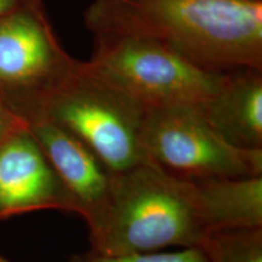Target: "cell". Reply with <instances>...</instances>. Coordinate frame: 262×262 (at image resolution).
I'll use <instances>...</instances> for the list:
<instances>
[{
    "label": "cell",
    "mask_w": 262,
    "mask_h": 262,
    "mask_svg": "<svg viewBox=\"0 0 262 262\" xmlns=\"http://www.w3.org/2000/svg\"><path fill=\"white\" fill-rule=\"evenodd\" d=\"M86 225L91 250L104 255L199 248L209 234L196 183L147 159L114 173L106 203Z\"/></svg>",
    "instance_id": "7a4b0ae2"
},
{
    "label": "cell",
    "mask_w": 262,
    "mask_h": 262,
    "mask_svg": "<svg viewBox=\"0 0 262 262\" xmlns=\"http://www.w3.org/2000/svg\"><path fill=\"white\" fill-rule=\"evenodd\" d=\"M28 0H0V18Z\"/></svg>",
    "instance_id": "5bb4252c"
},
{
    "label": "cell",
    "mask_w": 262,
    "mask_h": 262,
    "mask_svg": "<svg viewBox=\"0 0 262 262\" xmlns=\"http://www.w3.org/2000/svg\"><path fill=\"white\" fill-rule=\"evenodd\" d=\"M28 130L73 196L78 215L88 222L106 203L114 172L79 139L47 118H33Z\"/></svg>",
    "instance_id": "ba28073f"
},
{
    "label": "cell",
    "mask_w": 262,
    "mask_h": 262,
    "mask_svg": "<svg viewBox=\"0 0 262 262\" xmlns=\"http://www.w3.org/2000/svg\"><path fill=\"white\" fill-rule=\"evenodd\" d=\"M44 209L78 215L73 196L27 126L0 146V219Z\"/></svg>",
    "instance_id": "52a82bcc"
},
{
    "label": "cell",
    "mask_w": 262,
    "mask_h": 262,
    "mask_svg": "<svg viewBox=\"0 0 262 262\" xmlns=\"http://www.w3.org/2000/svg\"><path fill=\"white\" fill-rule=\"evenodd\" d=\"M28 126V123L12 111L4 101L0 98V146L19 130Z\"/></svg>",
    "instance_id": "4fadbf2b"
},
{
    "label": "cell",
    "mask_w": 262,
    "mask_h": 262,
    "mask_svg": "<svg viewBox=\"0 0 262 262\" xmlns=\"http://www.w3.org/2000/svg\"><path fill=\"white\" fill-rule=\"evenodd\" d=\"M199 249L208 262H262V228L214 232Z\"/></svg>",
    "instance_id": "8fae6325"
},
{
    "label": "cell",
    "mask_w": 262,
    "mask_h": 262,
    "mask_svg": "<svg viewBox=\"0 0 262 262\" xmlns=\"http://www.w3.org/2000/svg\"><path fill=\"white\" fill-rule=\"evenodd\" d=\"M93 35L153 40L212 72L262 70V0H94Z\"/></svg>",
    "instance_id": "6da1fadb"
},
{
    "label": "cell",
    "mask_w": 262,
    "mask_h": 262,
    "mask_svg": "<svg viewBox=\"0 0 262 262\" xmlns=\"http://www.w3.org/2000/svg\"><path fill=\"white\" fill-rule=\"evenodd\" d=\"M85 62L147 108L204 107L225 77V72L205 70L159 42L129 35H94Z\"/></svg>",
    "instance_id": "277c9868"
},
{
    "label": "cell",
    "mask_w": 262,
    "mask_h": 262,
    "mask_svg": "<svg viewBox=\"0 0 262 262\" xmlns=\"http://www.w3.org/2000/svg\"><path fill=\"white\" fill-rule=\"evenodd\" d=\"M141 145L143 158L188 181L262 175V149L231 145L202 107L148 108Z\"/></svg>",
    "instance_id": "5b68a950"
},
{
    "label": "cell",
    "mask_w": 262,
    "mask_h": 262,
    "mask_svg": "<svg viewBox=\"0 0 262 262\" xmlns=\"http://www.w3.org/2000/svg\"><path fill=\"white\" fill-rule=\"evenodd\" d=\"M0 262H8V261L4 260V258H3V257H0Z\"/></svg>",
    "instance_id": "9a60e30c"
},
{
    "label": "cell",
    "mask_w": 262,
    "mask_h": 262,
    "mask_svg": "<svg viewBox=\"0 0 262 262\" xmlns=\"http://www.w3.org/2000/svg\"><path fill=\"white\" fill-rule=\"evenodd\" d=\"M202 110L231 145L262 149V70L247 67L225 72L220 89Z\"/></svg>",
    "instance_id": "9c48e42d"
},
{
    "label": "cell",
    "mask_w": 262,
    "mask_h": 262,
    "mask_svg": "<svg viewBox=\"0 0 262 262\" xmlns=\"http://www.w3.org/2000/svg\"><path fill=\"white\" fill-rule=\"evenodd\" d=\"M147 110L86 62L79 61L73 73L48 97L37 117L70 131L117 173L145 159L141 137Z\"/></svg>",
    "instance_id": "3957f363"
},
{
    "label": "cell",
    "mask_w": 262,
    "mask_h": 262,
    "mask_svg": "<svg viewBox=\"0 0 262 262\" xmlns=\"http://www.w3.org/2000/svg\"><path fill=\"white\" fill-rule=\"evenodd\" d=\"M194 182L209 234L262 228V175Z\"/></svg>",
    "instance_id": "30bf717a"
},
{
    "label": "cell",
    "mask_w": 262,
    "mask_h": 262,
    "mask_svg": "<svg viewBox=\"0 0 262 262\" xmlns=\"http://www.w3.org/2000/svg\"><path fill=\"white\" fill-rule=\"evenodd\" d=\"M67 262H208L199 248H185L171 253H145L125 255H104L90 250L73 255Z\"/></svg>",
    "instance_id": "7c38bea8"
},
{
    "label": "cell",
    "mask_w": 262,
    "mask_h": 262,
    "mask_svg": "<svg viewBox=\"0 0 262 262\" xmlns=\"http://www.w3.org/2000/svg\"><path fill=\"white\" fill-rule=\"evenodd\" d=\"M78 64L58 40L42 0H28L0 18V98L27 123Z\"/></svg>",
    "instance_id": "8992f818"
}]
</instances>
